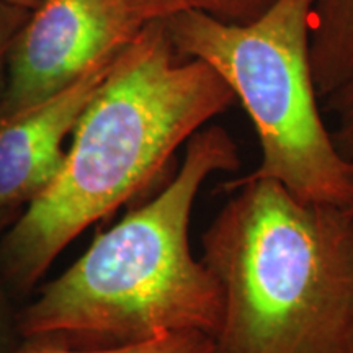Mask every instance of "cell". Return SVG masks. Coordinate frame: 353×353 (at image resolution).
Segmentation results:
<instances>
[{"label":"cell","mask_w":353,"mask_h":353,"mask_svg":"<svg viewBox=\"0 0 353 353\" xmlns=\"http://www.w3.org/2000/svg\"><path fill=\"white\" fill-rule=\"evenodd\" d=\"M234 101L213 68L176 56L164 21L145 23L88 100L54 179L3 232L8 293L37 286L70 242L148 188Z\"/></svg>","instance_id":"obj_1"},{"label":"cell","mask_w":353,"mask_h":353,"mask_svg":"<svg viewBox=\"0 0 353 353\" xmlns=\"http://www.w3.org/2000/svg\"><path fill=\"white\" fill-rule=\"evenodd\" d=\"M241 156L223 126L187 143L174 180L154 200L107 229L17 314V334L74 345H123L174 332L214 339L223 319L216 278L190 245V219L203 183L236 172Z\"/></svg>","instance_id":"obj_2"},{"label":"cell","mask_w":353,"mask_h":353,"mask_svg":"<svg viewBox=\"0 0 353 353\" xmlns=\"http://www.w3.org/2000/svg\"><path fill=\"white\" fill-rule=\"evenodd\" d=\"M223 188L236 195L201 236L223 296L214 353H350L353 208L275 180Z\"/></svg>","instance_id":"obj_3"},{"label":"cell","mask_w":353,"mask_h":353,"mask_svg":"<svg viewBox=\"0 0 353 353\" xmlns=\"http://www.w3.org/2000/svg\"><path fill=\"white\" fill-rule=\"evenodd\" d=\"M314 0H275L249 23L188 10L164 21L176 56L200 59L231 87L260 143L255 170L303 201L353 208V162L335 148L311 69Z\"/></svg>","instance_id":"obj_4"},{"label":"cell","mask_w":353,"mask_h":353,"mask_svg":"<svg viewBox=\"0 0 353 353\" xmlns=\"http://www.w3.org/2000/svg\"><path fill=\"white\" fill-rule=\"evenodd\" d=\"M144 25L126 0H39L8 51L0 121L72 85Z\"/></svg>","instance_id":"obj_5"},{"label":"cell","mask_w":353,"mask_h":353,"mask_svg":"<svg viewBox=\"0 0 353 353\" xmlns=\"http://www.w3.org/2000/svg\"><path fill=\"white\" fill-rule=\"evenodd\" d=\"M118 54L101 59L51 99L0 121V211H21L54 179L65 138Z\"/></svg>","instance_id":"obj_6"},{"label":"cell","mask_w":353,"mask_h":353,"mask_svg":"<svg viewBox=\"0 0 353 353\" xmlns=\"http://www.w3.org/2000/svg\"><path fill=\"white\" fill-rule=\"evenodd\" d=\"M311 69L321 101L353 76V0H314Z\"/></svg>","instance_id":"obj_7"},{"label":"cell","mask_w":353,"mask_h":353,"mask_svg":"<svg viewBox=\"0 0 353 353\" xmlns=\"http://www.w3.org/2000/svg\"><path fill=\"white\" fill-rule=\"evenodd\" d=\"M13 353H214V341L208 334L187 330L149 339V341L107 347H77L54 339H25Z\"/></svg>","instance_id":"obj_8"},{"label":"cell","mask_w":353,"mask_h":353,"mask_svg":"<svg viewBox=\"0 0 353 353\" xmlns=\"http://www.w3.org/2000/svg\"><path fill=\"white\" fill-rule=\"evenodd\" d=\"M143 23L165 20L179 12L195 10L228 21L249 23L263 13L275 0H126Z\"/></svg>","instance_id":"obj_9"},{"label":"cell","mask_w":353,"mask_h":353,"mask_svg":"<svg viewBox=\"0 0 353 353\" xmlns=\"http://www.w3.org/2000/svg\"><path fill=\"white\" fill-rule=\"evenodd\" d=\"M322 113L332 118L330 136L347 161L353 162V76L334 94L322 100Z\"/></svg>","instance_id":"obj_10"},{"label":"cell","mask_w":353,"mask_h":353,"mask_svg":"<svg viewBox=\"0 0 353 353\" xmlns=\"http://www.w3.org/2000/svg\"><path fill=\"white\" fill-rule=\"evenodd\" d=\"M28 13L30 10L26 8L10 6V3L0 0V94L6 85L8 51H10L13 38L20 26L25 23Z\"/></svg>","instance_id":"obj_11"},{"label":"cell","mask_w":353,"mask_h":353,"mask_svg":"<svg viewBox=\"0 0 353 353\" xmlns=\"http://www.w3.org/2000/svg\"><path fill=\"white\" fill-rule=\"evenodd\" d=\"M19 214L20 211H0V239ZM12 334H17V316L12 311L8 290L0 273V347L10 341Z\"/></svg>","instance_id":"obj_12"},{"label":"cell","mask_w":353,"mask_h":353,"mask_svg":"<svg viewBox=\"0 0 353 353\" xmlns=\"http://www.w3.org/2000/svg\"><path fill=\"white\" fill-rule=\"evenodd\" d=\"M3 2L10 3V6H15V7L26 8V10H32V8L38 6L39 0H3Z\"/></svg>","instance_id":"obj_13"},{"label":"cell","mask_w":353,"mask_h":353,"mask_svg":"<svg viewBox=\"0 0 353 353\" xmlns=\"http://www.w3.org/2000/svg\"><path fill=\"white\" fill-rule=\"evenodd\" d=\"M350 353H353V339H352V347H350Z\"/></svg>","instance_id":"obj_14"}]
</instances>
